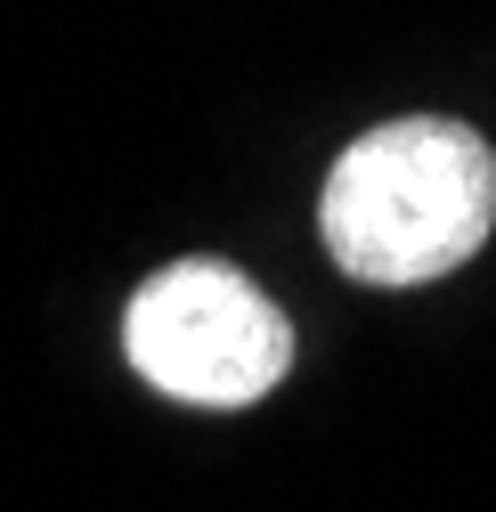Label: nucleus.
<instances>
[{"label":"nucleus","instance_id":"1","mask_svg":"<svg viewBox=\"0 0 496 512\" xmlns=\"http://www.w3.org/2000/svg\"><path fill=\"white\" fill-rule=\"evenodd\" d=\"M496 228V155L448 114H407L342 147L318 196V236L358 285H431Z\"/></svg>","mask_w":496,"mask_h":512},{"label":"nucleus","instance_id":"2","mask_svg":"<svg viewBox=\"0 0 496 512\" xmlns=\"http://www.w3.org/2000/svg\"><path fill=\"white\" fill-rule=\"evenodd\" d=\"M122 350L163 399L188 407H253L293 366L285 309L244 285L228 261H171L131 293Z\"/></svg>","mask_w":496,"mask_h":512}]
</instances>
